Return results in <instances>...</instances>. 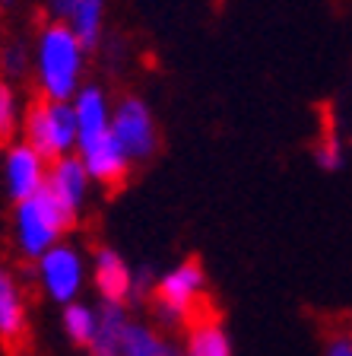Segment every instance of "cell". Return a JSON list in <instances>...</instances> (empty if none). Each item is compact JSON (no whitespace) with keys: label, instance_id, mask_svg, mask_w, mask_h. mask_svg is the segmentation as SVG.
Returning <instances> with one entry per match:
<instances>
[{"label":"cell","instance_id":"cell-1","mask_svg":"<svg viewBox=\"0 0 352 356\" xmlns=\"http://www.w3.org/2000/svg\"><path fill=\"white\" fill-rule=\"evenodd\" d=\"M89 48L80 42L64 19H48L38 26L32 38V86L35 99L48 102H70L86 86Z\"/></svg>","mask_w":352,"mask_h":356},{"label":"cell","instance_id":"cell-2","mask_svg":"<svg viewBox=\"0 0 352 356\" xmlns=\"http://www.w3.org/2000/svg\"><path fill=\"white\" fill-rule=\"evenodd\" d=\"M206 299H210V277L206 267L197 258H184L178 264L165 267L156 274L153 293L146 299L149 318L165 331H187L200 315H206Z\"/></svg>","mask_w":352,"mask_h":356},{"label":"cell","instance_id":"cell-3","mask_svg":"<svg viewBox=\"0 0 352 356\" xmlns=\"http://www.w3.org/2000/svg\"><path fill=\"white\" fill-rule=\"evenodd\" d=\"M76 222L60 210V204L48 191H38L35 197L19 200L10 210V242L13 254L26 264H35L44 252L67 238V232Z\"/></svg>","mask_w":352,"mask_h":356},{"label":"cell","instance_id":"cell-4","mask_svg":"<svg viewBox=\"0 0 352 356\" xmlns=\"http://www.w3.org/2000/svg\"><path fill=\"white\" fill-rule=\"evenodd\" d=\"M32 280L38 293L58 309L80 302L89 286V254L76 242H60L32 264Z\"/></svg>","mask_w":352,"mask_h":356},{"label":"cell","instance_id":"cell-5","mask_svg":"<svg viewBox=\"0 0 352 356\" xmlns=\"http://www.w3.org/2000/svg\"><path fill=\"white\" fill-rule=\"evenodd\" d=\"M19 137L32 149L54 163L64 156L76 153V118L70 102H48V99H32L26 105V118H22Z\"/></svg>","mask_w":352,"mask_h":356},{"label":"cell","instance_id":"cell-6","mask_svg":"<svg viewBox=\"0 0 352 356\" xmlns=\"http://www.w3.org/2000/svg\"><path fill=\"white\" fill-rule=\"evenodd\" d=\"M111 134L121 143V149L127 153L133 165L146 163L159 153V121H156L153 108L146 105V99L127 96L115 99V111H111Z\"/></svg>","mask_w":352,"mask_h":356},{"label":"cell","instance_id":"cell-7","mask_svg":"<svg viewBox=\"0 0 352 356\" xmlns=\"http://www.w3.org/2000/svg\"><path fill=\"white\" fill-rule=\"evenodd\" d=\"M48 165L51 163H48L38 149H32L22 137L3 143V159H0V194H3L10 204L35 197L38 191H44Z\"/></svg>","mask_w":352,"mask_h":356},{"label":"cell","instance_id":"cell-8","mask_svg":"<svg viewBox=\"0 0 352 356\" xmlns=\"http://www.w3.org/2000/svg\"><path fill=\"white\" fill-rule=\"evenodd\" d=\"M89 286L99 305H137V267L111 245H96L89 254Z\"/></svg>","mask_w":352,"mask_h":356},{"label":"cell","instance_id":"cell-9","mask_svg":"<svg viewBox=\"0 0 352 356\" xmlns=\"http://www.w3.org/2000/svg\"><path fill=\"white\" fill-rule=\"evenodd\" d=\"M32 331V312H29V293L22 283L19 270L7 261H0V347L10 353L26 347Z\"/></svg>","mask_w":352,"mask_h":356},{"label":"cell","instance_id":"cell-10","mask_svg":"<svg viewBox=\"0 0 352 356\" xmlns=\"http://www.w3.org/2000/svg\"><path fill=\"white\" fill-rule=\"evenodd\" d=\"M44 191L51 194L60 204L67 216L74 222H80L89 210V200H92V178H89L86 165L80 163V156H64V159H54L48 165V181H44Z\"/></svg>","mask_w":352,"mask_h":356},{"label":"cell","instance_id":"cell-11","mask_svg":"<svg viewBox=\"0 0 352 356\" xmlns=\"http://www.w3.org/2000/svg\"><path fill=\"white\" fill-rule=\"evenodd\" d=\"M76 156L80 163L86 165L89 178L96 188H121L131 178V169L133 163L127 159V153L121 149V143L115 140V134H99V137H89V140H80L76 143Z\"/></svg>","mask_w":352,"mask_h":356},{"label":"cell","instance_id":"cell-12","mask_svg":"<svg viewBox=\"0 0 352 356\" xmlns=\"http://www.w3.org/2000/svg\"><path fill=\"white\" fill-rule=\"evenodd\" d=\"M70 108H74V118H76V143L111 131L115 99H111L108 89L99 86V83H86V86L70 99Z\"/></svg>","mask_w":352,"mask_h":356},{"label":"cell","instance_id":"cell-13","mask_svg":"<svg viewBox=\"0 0 352 356\" xmlns=\"http://www.w3.org/2000/svg\"><path fill=\"white\" fill-rule=\"evenodd\" d=\"M121 356H181V347L153 318L131 315L124 327V341H121Z\"/></svg>","mask_w":352,"mask_h":356},{"label":"cell","instance_id":"cell-14","mask_svg":"<svg viewBox=\"0 0 352 356\" xmlns=\"http://www.w3.org/2000/svg\"><path fill=\"white\" fill-rule=\"evenodd\" d=\"M181 356H235L228 327L222 325L219 315L206 312V315H200V318L184 331Z\"/></svg>","mask_w":352,"mask_h":356},{"label":"cell","instance_id":"cell-15","mask_svg":"<svg viewBox=\"0 0 352 356\" xmlns=\"http://www.w3.org/2000/svg\"><path fill=\"white\" fill-rule=\"evenodd\" d=\"M105 16H108V0H70L67 3L64 22L80 35V42L89 51L99 48L105 38Z\"/></svg>","mask_w":352,"mask_h":356},{"label":"cell","instance_id":"cell-16","mask_svg":"<svg viewBox=\"0 0 352 356\" xmlns=\"http://www.w3.org/2000/svg\"><path fill=\"white\" fill-rule=\"evenodd\" d=\"M131 315H133V309H127V305H99V334L86 353L89 356H121V341H124V327L131 321Z\"/></svg>","mask_w":352,"mask_h":356},{"label":"cell","instance_id":"cell-17","mask_svg":"<svg viewBox=\"0 0 352 356\" xmlns=\"http://www.w3.org/2000/svg\"><path fill=\"white\" fill-rule=\"evenodd\" d=\"M60 334L80 350H89L99 334V305L92 302H70L60 309Z\"/></svg>","mask_w":352,"mask_h":356},{"label":"cell","instance_id":"cell-18","mask_svg":"<svg viewBox=\"0 0 352 356\" xmlns=\"http://www.w3.org/2000/svg\"><path fill=\"white\" fill-rule=\"evenodd\" d=\"M311 153H315L317 169L330 172V175H337V172L346 169V163H349V143H346V137H343V131H340L337 121H330V124L321 127Z\"/></svg>","mask_w":352,"mask_h":356},{"label":"cell","instance_id":"cell-19","mask_svg":"<svg viewBox=\"0 0 352 356\" xmlns=\"http://www.w3.org/2000/svg\"><path fill=\"white\" fill-rule=\"evenodd\" d=\"M26 105L29 102H22V92L16 83L0 80V140L3 143L19 137L22 118H26Z\"/></svg>","mask_w":352,"mask_h":356},{"label":"cell","instance_id":"cell-20","mask_svg":"<svg viewBox=\"0 0 352 356\" xmlns=\"http://www.w3.org/2000/svg\"><path fill=\"white\" fill-rule=\"evenodd\" d=\"M32 74V42L3 38L0 42V80H22Z\"/></svg>","mask_w":352,"mask_h":356},{"label":"cell","instance_id":"cell-21","mask_svg":"<svg viewBox=\"0 0 352 356\" xmlns=\"http://www.w3.org/2000/svg\"><path fill=\"white\" fill-rule=\"evenodd\" d=\"M321 356H352V327L349 325L330 327L327 337H324Z\"/></svg>","mask_w":352,"mask_h":356},{"label":"cell","instance_id":"cell-22","mask_svg":"<svg viewBox=\"0 0 352 356\" xmlns=\"http://www.w3.org/2000/svg\"><path fill=\"white\" fill-rule=\"evenodd\" d=\"M42 3H44V10H48V16H51V19H64L67 3H70V0H42Z\"/></svg>","mask_w":352,"mask_h":356},{"label":"cell","instance_id":"cell-23","mask_svg":"<svg viewBox=\"0 0 352 356\" xmlns=\"http://www.w3.org/2000/svg\"><path fill=\"white\" fill-rule=\"evenodd\" d=\"M0 159H3V140H0Z\"/></svg>","mask_w":352,"mask_h":356}]
</instances>
